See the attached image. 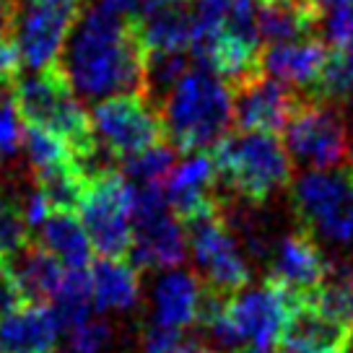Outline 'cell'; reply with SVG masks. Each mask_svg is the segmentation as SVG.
I'll return each instance as SVG.
<instances>
[{"instance_id": "obj_1", "label": "cell", "mask_w": 353, "mask_h": 353, "mask_svg": "<svg viewBox=\"0 0 353 353\" xmlns=\"http://www.w3.org/2000/svg\"><path fill=\"white\" fill-rule=\"evenodd\" d=\"M145 42L141 19H125L88 0L60 52V68L81 99L143 94Z\"/></svg>"}, {"instance_id": "obj_2", "label": "cell", "mask_w": 353, "mask_h": 353, "mask_svg": "<svg viewBox=\"0 0 353 353\" xmlns=\"http://www.w3.org/2000/svg\"><path fill=\"white\" fill-rule=\"evenodd\" d=\"M13 101L23 125H37L60 135L86 174H97V169L110 164V156L97 141L91 114L78 101L60 63L39 68L26 78L19 76L13 83Z\"/></svg>"}, {"instance_id": "obj_3", "label": "cell", "mask_w": 353, "mask_h": 353, "mask_svg": "<svg viewBox=\"0 0 353 353\" xmlns=\"http://www.w3.org/2000/svg\"><path fill=\"white\" fill-rule=\"evenodd\" d=\"M166 141L182 154H200L219 143L234 122V88L208 68H195L159 104Z\"/></svg>"}, {"instance_id": "obj_4", "label": "cell", "mask_w": 353, "mask_h": 353, "mask_svg": "<svg viewBox=\"0 0 353 353\" xmlns=\"http://www.w3.org/2000/svg\"><path fill=\"white\" fill-rule=\"evenodd\" d=\"M210 151L226 195L268 203L294 179V159L273 132H226Z\"/></svg>"}, {"instance_id": "obj_5", "label": "cell", "mask_w": 353, "mask_h": 353, "mask_svg": "<svg viewBox=\"0 0 353 353\" xmlns=\"http://www.w3.org/2000/svg\"><path fill=\"white\" fill-rule=\"evenodd\" d=\"M291 213L317 242L348 250L353 244V182L348 169H309L288 185Z\"/></svg>"}, {"instance_id": "obj_6", "label": "cell", "mask_w": 353, "mask_h": 353, "mask_svg": "<svg viewBox=\"0 0 353 353\" xmlns=\"http://www.w3.org/2000/svg\"><path fill=\"white\" fill-rule=\"evenodd\" d=\"M283 138V145L296 164L312 169H348L353 161V132L341 104L304 94Z\"/></svg>"}, {"instance_id": "obj_7", "label": "cell", "mask_w": 353, "mask_h": 353, "mask_svg": "<svg viewBox=\"0 0 353 353\" xmlns=\"http://www.w3.org/2000/svg\"><path fill=\"white\" fill-rule=\"evenodd\" d=\"M78 216L101 257L125 260L132 247V190L128 176L110 166L88 179Z\"/></svg>"}, {"instance_id": "obj_8", "label": "cell", "mask_w": 353, "mask_h": 353, "mask_svg": "<svg viewBox=\"0 0 353 353\" xmlns=\"http://www.w3.org/2000/svg\"><path fill=\"white\" fill-rule=\"evenodd\" d=\"M188 232V247L198 265L200 281L208 288L234 294L250 283L252 268L234 232L221 219L219 208L203 210L192 219L182 221Z\"/></svg>"}, {"instance_id": "obj_9", "label": "cell", "mask_w": 353, "mask_h": 353, "mask_svg": "<svg viewBox=\"0 0 353 353\" xmlns=\"http://www.w3.org/2000/svg\"><path fill=\"white\" fill-rule=\"evenodd\" d=\"M91 122L97 141L114 164L166 138L161 112L143 94H117L97 101Z\"/></svg>"}, {"instance_id": "obj_10", "label": "cell", "mask_w": 353, "mask_h": 353, "mask_svg": "<svg viewBox=\"0 0 353 353\" xmlns=\"http://www.w3.org/2000/svg\"><path fill=\"white\" fill-rule=\"evenodd\" d=\"M88 0H21L13 26L21 65L39 70L55 65Z\"/></svg>"}, {"instance_id": "obj_11", "label": "cell", "mask_w": 353, "mask_h": 353, "mask_svg": "<svg viewBox=\"0 0 353 353\" xmlns=\"http://www.w3.org/2000/svg\"><path fill=\"white\" fill-rule=\"evenodd\" d=\"M304 296L291 294L278 286L276 281L265 278L260 286H244L234 291L226 304V314L242 343L257 348H273L283 341L288 320Z\"/></svg>"}, {"instance_id": "obj_12", "label": "cell", "mask_w": 353, "mask_h": 353, "mask_svg": "<svg viewBox=\"0 0 353 353\" xmlns=\"http://www.w3.org/2000/svg\"><path fill=\"white\" fill-rule=\"evenodd\" d=\"M234 88V122L239 130H257V132H278L286 130L288 120L294 117L304 94L296 88L268 78L263 73L247 78L244 83Z\"/></svg>"}, {"instance_id": "obj_13", "label": "cell", "mask_w": 353, "mask_h": 353, "mask_svg": "<svg viewBox=\"0 0 353 353\" xmlns=\"http://www.w3.org/2000/svg\"><path fill=\"white\" fill-rule=\"evenodd\" d=\"M332 260L320 242L307 232H291L278 236L268 257V278L288 288L296 296H312L330 276Z\"/></svg>"}, {"instance_id": "obj_14", "label": "cell", "mask_w": 353, "mask_h": 353, "mask_svg": "<svg viewBox=\"0 0 353 353\" xmlns=\"http://www.w3.org/2000/svg\"><path fill=\"white\" fill-rule=\"evenodd\" d=\"M188 232L172 208L132 219L130 263L138 270H172L188 260Z\"/></svg>"}, {"instance_id": "obj_15", "label": "cell", "mask_w": 353, "mask_h": 353, "mask_svg": "<svg viewBox=\"0 0 353 353\" xmlns=\"http://www.w3.org/2000/svg\"><path fill=\"white\" fill-rule=\"evenodd\" d=\"M281 345L301 353H348L353 345V327L322 312L307 296L294 309Z\"/></svg>"}, {"instance_id": "obj_16", "label": "cell", "mask_w": 353, "mask_h": 353, "mask_svg": "<svg viewBox=\"0 0 353 353\" xmlns=\"http://www.w3.org/2000/svg\"><path fill=\"white\" fill-rule=\"evenodd\" d=\"M216 188H219V174L213 156L205 151L190 154L166 179V200L169 208L179 221H188L203 210L216 205Z\"/></svg>"}, {"instance_id": "obj_17", "label": "cell", "mask_w": 353, "mask_h": 353, "mask_svg": "<svg viewBox=\"0 0 353 353\" xmlns=\"http://www.w3.org/2000/svg\"><path fill=\"white\" fill-rule=\"evenodd\" d=\"M330 57V47L322 37H301L294 42L270 44L263 52V70L273 78L288 83L291 88L312 91L317 83L322 68Z\"/></svg>"}, {"instance_id": "obj_18", "label": "cell", "mask_w": 353, "mask_h": 353, "mask_svg": "<svg viewBox=\"0 0 353 353\" xmlns=\"http://www.w3.org/2000/svg\"><path fill=\"white\" fill-rule=\"evenodd\" d=\"M203 294V281L190 270L172 268L159 276L151 291L154 322L172 330H185L198 320V304Z\"/></svg>"}, {"instance_id": "obj_19", "label": "cell", "mask_w": 353, "mask_h": 353, "mask_svg": "<svg viewBox=\"0 0 353 353\" xmlns=\"http://www.w3.org/2000/svg\"><path fill=\"white\" fill-rule=\"evenodd\" d=\"M60 325L52 307L26 304L0 322L3 353H50L55 348Z\"/></svg>"}, {"instance_id": "obj_20", "label": "cell", "mask_w": 353, "mask_h": 353, "mask_svg": "<svg viewBox=\"0 0 353 353\" xmlns=\"http://www.w3.org/2000/svg\"><path fill=\"white\" fill-rule=\"evenodd\" d=\"M6 265L21 288L26 304H50L65 273L63 263L52 252H47L37 239L26 244L19 254H13L11 260H6Z\"/></svg>"}, {"instance_id": "obj_21", "label": "cell", "mask_w": 353, "mask_h": 353, "mask_svg": "<svg viewBox=\"0 0 353 353\" xmlns=\"http://www.w3.org/2000/svg\"><path fill=\"white\" fill-rule=\"evenodd\" d=\"M37 242L47 252H52L65 268H83L94 263V244L86 226L73 210H52L44 223L37 229Z\"/></svg>"}, {"instance_id": "obj_22", "label": "cell", "mask_w": 353, "mask_h": 353, "mask_svg": "<svg viewBox=\"0 0 353 353\" xmlns=\"http://www.w3.org/2000/svg\"><path fill=\"white\" fill-rule=\"evenodd\" d=\"M91 299L99 312H128L141 299L138 268L125 260L101 257L91 263Z\"/></svg>"}, {"instance_id": "obj_23", "label": "cell", "mask_w": 353, "mask_h": 353, "mask_svg": "<svg viewBox=\"0 0 353 353\" xmlns=\"http://www.w3.org/2000/svg\"><path fill=\"white\" fill-rule=\"evenodd\" d=\"M320 13L312 3L291 0H263L257 8V32L265 44L294 42L317 32Z\"/></svg>"}, {"instance_id": "obj_24", "label": "cell", "mask_w": 353, "mask_h": 353, "mask_svg": "<svg viewBox=\"0 0 353 353\" xmlns=\"http://www.w3.org/2000/svg\"><path fill=\"white\" fill-rule=\"evenodd\" d=\"M91 304V273H86L83 268H68L52 296V312L60 330H73L76 325L86 322Z\"/></svg>"}, {"instance_id": "obj_25", "label": "cell", "mask_w": 353, "mask_h": 353, "mask_svg": "<svg viewBox=\"0 0 353 353\" xmlns=\"http://www.w3.org/2000/svg\"><path fill=\"white\" fill-rule=\"evenodd\" d=\"M29 242L34 236L21 208V185L0 182V263L11 260Z\"/></svg>"}, {"instance_id": "obj_26", "label": "cell", "mask_w": 353, "mask_h": 353, "mask_svg": "<svg viewBox=\"0 0 353 353\" xmlns=\"http://www.w3.org/2000/svg\"><path fill=\"white\" fill-rule=\"evenodd\" d=\"M176 151L169 141H159V143L148 145L145 151H138L132 156H125L117 161V169L128 176L132 185H166L169 174L174 172Z\"/></svg>"}, {"instance_id": "obj_27", "label": "cell", "mask_w": 353, "mask_h": 353, "mask_svg": "<svg viewBox=\"0 0 353 353\" xmlns=\"http://www.w3.org/2000/svg\"><path fill=\"white\" fill-rule=\"evenodd\" d=\"M307 97L332 101V104H351L353 101V47H335L322 68L317 83Z\"/></svg>"}, {"instance_id": "obj_28", "label": "cell", "mask_w": 353, "mask_h": 353, "mask_svg": "<svg viewBox=\"0 0 353 353\" xmlns=\"http://www.w3.org/2000/svg\"><path fill=\"white\" fill-rule=\"evenodd\" d=\"M309 299L322 312L353 327V263H345V260L332 263L327 281Z\"/></svg>"}, {"instance_id": "obj_29", "label": "cell", "mask_w": 353, "mask_h": 353, "mask_svg": "<svg viewBox=\"0 0 353 353\" xmlns=\"http://www.w3.org/2000/svg\"><path fill=\"white\" fill-rule=\"evenodd\" d=\"M23 151H26V159H29V172L32 174L44 172V169H50L55 164H63L68 159H76L60 135H55L52 130H44V128H37V125H26V130H23Z\"/></svg>"}, {"instance_id": "obj_30", "label": "cell", "mask_w": 353, "mask_h": 353, "mask_svg": "<svg viewBox=\"0 0 353 353\" xmlns=\"http://www.w3.org/2000/svg\"><path fill=\"white\" fill-rule=\"evenodd\" d=\"M23 120L16 101L13 86H0V159H13L23 148Z\"/></svg>"}, {"instance_id": "obj_31", "label": "cell", "mask_w": 353, "mask_h": 353, "mask_svg": "<svg viewBox=\"0 0 353 353\" xmlns=\"http://www.w3.org/2000/svg\"><path fill=\"white\" fill-rule=\"evenodd\" d=\"M112 343V327L104 320H91L70 330V353H104Z\"/></svg>"}, {"instance_id": "obj_32", "label": "cell", "mask_w": 353, "mask_h": 353, "mask_svg": "<svg viewBox=\"0 0 353 353\" xmlns=\"http://www.w3.org/2000/svg\"><path fill=\"white\" fill-rule=\"evenodd\" d=\"M26 307V299H23L21 288L16 283L13 273L8 270V265L0 263V322L6 317H11L16 309Z\"/></svg>"}, {"instance_id": "obj_33", "label": "cell", "mask_w": 353, "mask_h": 353, "mask_svg": "<svg viewBox=\"0 0 353 353\" xmlns=\"http://www.w3.org/2000/svg\"><path fill=\"white\" fill-rule=\"evenodd\" d=\"M19 3L21 0H0V34L13 37L16 16H19Z\"/></svg>"}, {"instance_id": "obj_34", "label": "cell", "mask_w": 353, "mask_h": 353, "mask_svg": "<svg viewBox=\"0 0 353 353\" xmlns=\"http://www.w3.org/2000/svg\"><path fill=\"white\" fill-rule=\"evenodd\" d=\"M169 353H216V351H213V348H208L205 343L190 341V338H182V341L176 343V345Z\"/></svg>"}, {"instance_id": "obj_35", "label": "cell", "mask_w": 353, "mask_h": 353, "mask_svg": "<svg viewBox=\"0 0 353 353\" xmlns=\"http://www.w3.org/2000/svg\"><path fill=\"white\" fill-rule=\"evenodd\" d=\"M232 353H270V348H257V345H252V348H244V351H232Z\"/></svg>"}, {"instance_id": "obj_36", "label": "cell", "mask_w": 353, "mask_h": 353, "mask_svg": "<svg viewBox=\"0 0 353 353\" xmlns=\"http://www.w3.org/2000/svg\"><path fill=\"white\" fill-rule=\"evenodd\" d=\"M291 3H312L314 6V0H291Z\"/></svg>"}, {"instance_id": "obj_37", "label": "cell", "mask_w": 353, "mask_h": 353, "mask_svg": "<svg viewBox=\"0 0 353 353\" xmlns=\"http://www.w3.org/2000/svg\"><path fill=\"white\" fill-rule=\"evenodd\" d=\"M348 176H351V182H353V161H351V166H348Z\"/></svg>"}, {"instance_id": "obj_38", "label": "cell", "mask_w": 353, "mask_h": 353, "mask_svg": "<svg viewBox=\"0 0 353 353\" xmlns=\"http://www.w3.org/2000/svg\"><path fill=\"white\" fill-rule=\"evenodd\" d=\"M283 353H301V351H294V348H283Z\"/></svg>"}, {"instance_id": "obj_39", "label": "cell", "mask_w": 353, "mask_h": 353, "mask_svg": "<svg viewBox=\"0 0 353 353\" xmlns=\"http://www.w3.org/2000/svg\"><path fill=\"white\" fill-rule=\"evenodd\" d=\"M348 6H351V11H353V0H348Z\"/></svg>"}, {"instance_id": "obj_40", "label": "cell", "mask_w": 353, "mask_h": 353, "mask_svg": "<svg viewBox=\"0 0 353 353\" xmlns=\"http://www.w3.org/2000/svg\"><path fill=\"white\" fill-rule=\"evenodd\" d=\"M0 353H3V348H0Z\"/></svg>"}, {"instance_id": "obj_41", "label": "cell", "mask_w": 353, "mask_h": 353, "mask_svg": "<svg viewBox=\"0 0 353 353\" xmlns=\"http://www.w3.org/2000/svg\"><path fill=\"white\" fill-rule=\"evenodd\" d=\"M50 353H55V351H50Z\"/></svg>"}, {"instance_id": "obj_42", "label": "cell", "mask_w": 353, "mask_h": 353, "mask_svg": "<svg viewBox=\"0 0 353 353\" xmlns=\"http://www.w3.org/2000/svg\"><path fill=\"white\" fill-rule=\"evenodd\" d=\"M0 161H3V159H0Z\"/></svg>"}]
</instances>
